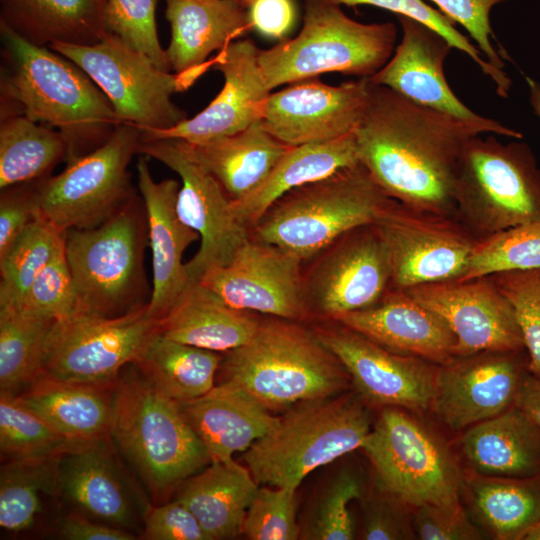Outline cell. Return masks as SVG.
Listing matches in <instances>:
<instances>
[{"instance_id": "obj_1", "label": "cell", "mask_w": 540, "mask_h": 540, "mask_svg": "<svg viewBox=\"0 0 540 540\" xmlns=\"http://www.w3.org/2000/svg\"><path fill=\"white\" fill-rule=\"evenodd\" d=\"M369 81L354 131L359 162L389 197L408 207L455 217L456 178L466 143L484 133L523 137L494 119H461Z\"/></svg>"}, {"instance_id": "obj_2", "label": "cell", "mask_w": 540, "mask_h": 540, "mask_svg": "<svg viewBox=\"0 0 540 540\" xmlns=\"http://www.w3.org/2000/svg\"><path fill=\"white\" fill-rule=\"evenodd\" d=\"M1 117L20 114L57 130L66 162L102 146L122 123L111 102L72 61L0 23Z\"/></svg>"}, {"instance_id": "obj_3", "label": "cell", "mask_w": 540, "mask_h": 540, "mask_svg": "<svg viewBox=\"0 0 540 540\" xmlns=\"http://www.w3.org/2000/svg\"><path fill=\"white\" fill-rule=\"evenodd\" d=\"M230 381L268 410L337 396L350 378L314 330L272 317L260 321L252 338L226 352L220 367Z\"/></svg>"}, {"instance_id": "obj_4", "label": "cell", "mask_w": 540, "mask_h": 540, "mask_svg": "<svg viewBox=\"0 0 540 540\" xmlns=\"http://www.w3.org/2000/svg\"><path fill=\"white\" fill-rule=\"evenodd\" d=\"M110 438L146 485L155 504L202 467L207 450L176 401L152 386L132 363L114 390Z\"/></svg>"}, {"instance_id": "obj_5", "label": "cell", "mask_w": 540, "mask_h": 540, "mask_svg": "<svg viewBox=\"0 0 540 540\" xmlns=\"http://www.w3.org/2000/svg\"><path fill=\"white\" fill-rule=\"evenodd\" d=\"M393 201L359 163L284 194L250 237L308 260L346 232L374 224Z\"/></svg>"}, {"instance_id": "obj_6", "label": "cell", "mask_w": 540, "mask_h": 540, "mask_svg": "<svg viewBox=\"0 0 540 540\" xmlns=\"http://www.w3.org/2000/svg\"><path fill=\"white\" fill-rule=\"evenodd\" d=\"M370 430L368 410L354 395L305 401L280 417L243 460L258 484L297 489L315 469L361 448Z\"/></svg>"}, {"instance_id": "obj_7", "label": "cell", "mask_w": 540, "mask_h": 540, "mask_svg": "<svg viewBox=\"0 0 540 540\" xmlns=\"http://www.w3.org/2000/svg\"><path fill=\"white\" fill-rule=\"evenodd\" d=\"M147 245L148 221L141 195L95 228L66 232L65 256L82 312L118 317L149 304Z\"/></svg>"}, {"instance_id": "obj_8", "label": "cell", "mask_w": 540, "mask_h": 540, "mask_svg": "<svg viewBox=\"0 0 540 540\" xmlns=\"http://www.w3.org/2000/svg\"><path fill=\"white\" fill-rule=\"evenodd\" d=\"M304 8L296 37L259 50L258 63L271 91L327 72L371 77L393 55V23L357 22L327 0H305Z\"/></svg>"}, {"instance_id": "obj_9", "label": "cell", "mask_w": 540, "mask_h": 540, "mask_svg": "<svg viewBox=\"0 0 540 540\" xmlns=\"http://www.w3.org/2000/svg\"><path fill=\"white\" fill-rule=\"evenodd\" d=\"M471 138L459 161L455 217L477 240L540 220V168L531 147Z\"/></svg>"}, {"instance_id": "obj_10", "label": "cell", "mask_w": 540, "mask_h": 540, "mask_svg": "<svg viewBox=\"0 0 540 540\" xmlns=\"http://www.w3.org/2000/svg\"><path fill=\"white\" fill-rule=\"evenodd\" d=\"M381 490L404 505L459 503L461 474L445 441L398 407H384L362 447Z\"/></svg>"}, {"instance_id": "obj_11", "label": "cell", "mask_w": 540, "mask_h": 540, "mask_svg": "<svg viewBox=\"0 0 540 540\" xmlns=\"http://www.w3.org/2000/svg\"><path fill=\"white\" fill-rule=\"evenodd\" d=\"M140 141V129L122 122L102 146L67 162L60 174L36 180L41 214L65 233L113 217L138 195L128 166Z\"/></svg>"}, {"instance_id": "obj_12", "label": "cell", "mask_w": 540, "mask_h": 540, "mask_svg": "<svg viewBox=\"0 0 540 540\" xmlns=\"http://www.w3.org/2000/svg\"><path fill=\"white\" fill-rule=\"evenodd\" d=\"M63 55L99 87L122 122L140 131L166 130L186 119L172 95L188 89L175 73L158 68L146 55L108 33L90 45L53 43L48 46Z\"/></svg>"}, {"instance_id": "obj_13", "label": "cell", "mask_w": 540, "mask_h": 540, "mask_svg": "<svg viewBox=\"0 0 540 540\" xmlns=\"http://www.w3.org/2000/svg\"><path fill=\"white\" fill-rule=\"evenodd\" d=\"M158 334L148 305L118 317L80 312L52 325L41 373L66 381L113 383Z\"/></svg>"}, {"instance_id": "obj_14", "label": "cell", "mask_w": 540, "mask_h": 540, "mask_svg": "<svg viewBox=\"0 0 540 540\" xmlns=\"http://www.w3.org/2000/svg\"><path fill=\"white\" fill-rule=\"evenodd\" d=\"M138 153L158 160L180 177L177 214L201 240L196 254L185 263L190 282H197L209 269L229 264L250 239V230L234 215L232 200L220 183L193 157L184 140H141Z\"/></svg>"}, {"instance_id": "obj_15", "label": "cell", "mask_w": 540, "mask_h": 540, "mask_svg": "<svg viewBox=\"0 0 540 540\" xmlns=\"http://www.w3.org/2000/svg\"><path fill=\"white\" fill-rule=\"evenodd\" d=\"M391 268V287L459 280L477 240L453 216L421 211L394 200L374 223Z\"/></svg>"}, {"instance_id": "obj_16", "label": "cell", "mask_w": 540, "mask_h": 540, "mask_svg": "<svg viewBox=\"0 0 540 540\" xmlns=\"http://www.w3.org/2000/svg\"><path fill=\"white\" fill-rule=\"evenodd\" d=\"M304 273L309 316L333 320L376 304L391 287V268L374 224L354 228L316 255Z\"/></svg>"}, {"instance_id": "obj_17", "label": "cell", "mask_w": 540, "mask_h": 540, "mask_svg": "<svg viewBox=\"0 0 540 540\" xmlns=\"http://www.w3.org/2000/svg\"><path fill=\"white\" fill-rule=\"evenodd\" d=\"M313 330L365 401L418 411L432 407L439 365L390 351L335 320Z\"/></svg>"}, {"instance_id": "obj_18", "label": "cell", "mask_w": 540, "mask_h": 540, "mask_svg": "<svg viewBox=\"0 0 540 540\" xmlns=\"http://www.w3.org/2000/svg\"><path fill=\"white\" fill-rule=\"evenodd\" d=\"M303 260L250 237L232 261L206 271L199 283L232 308L301 322L309 318Z\"/></svg>"}, {"instance_id": "obj_19", "label": "cell", "mask_w": 540, "mask_h": 540, "mask_svg": "<svg viewBox=\"0 0 540 540\" xmlns=\"http://www.w3.org/2000/svg\"><path fill=\"white\" fill-rule=\"evenodd\" d=\"M529 373L525 349L454 358L438 366L432 408L453 430L471 427L513 406Z\"/></svg>"}, {"instance_id": "obj_20", "label": "cell", "mask_w": 540, "mask_h": 540, "mask_svg": "<svg viewBox=\"0 0 540 540\" xmlns=\"http://www.w3.org/2000/svg\"><path fill=\"white\" fill-rule=\"evenodd\" d=\"M445 320L456 337L455 358L525 349L513 307L491 276L405 289Z\"/></svg>"}, {"instance_id": "obj_21", "label": "cell", "mask_w": 540, "mask_h": 540, "mask_svg": "<svg viewBox=\"0 0 540 540\" xmlns=\"http://www.w3.org/2000/svg\"><path fill=\"white\" fill-rule=\"evenodd\" d=\"M369 77L338 86L303 80L269 95L262 126L289 146L323 143L354 133L367 102Z\"/></svg>"}, {"instance_id": "obj_22", "label": "cell", "mask_w": 540, "mask_h": 540, "mask_svg": "<svg viewBox=\"0 0 540 540\" xmlns=\"http://www.w3.org/2000/svg\"><path fill=\"white\" fill-rule=\"evenodd\" d=\"M250 39L234 40L211 60L224 78L219 94L200 113L166 130L140 131L141 140L175 138L202 143L236 134L261 120L271 94Z\"/></svg>"}, {"instance_id": "obj_23", "label": "cell", "mask_w": 540, "mask_h": 540, "mask_svg": "<svg viewBox=\"0 0 540 540\" xmlns=\"http://www.w3.org/2000/svg\"><path fill=\"white\" fill-rule=\"evenodd\" d=\"M136 170L138 190L147 214L148 246L152 254L153 286L148 309L159 321L191 283L183 255L199 235L184 224L177 214L180 183L174 179L155 181L148 157L143 154L137 161Z\"/></svg>"}, {"instance_id": "obj_24", "label": "cell", "mask_w": 540, "mask_h": 540, "mask_svg": "<svg viewBox=\"0 0 540 540\" xmlns=\"http://www.w3.org/2000/svg\"><path fill=\"white\" fill-rule=\"evenodd\" d=\"M333 320L399 354L437 365L455 358L456 337L451 328L405 289L390 287L376 304Z\"/></svg>"}, {"instance_id": "obj_25", "label": "cell", "mask_w": 540, "mask_h": 540, "mask_svg": "<svg viewBox=\"0 0 540 540\" xmlns=\"http://www.w3.org/2000/svg\"><path fill=\"white\" fill-rule=\"evenodd\" d=\"M398 20L401 42L388 62L369 77L371 82L455 117L482 119L455 95L445 78L444 60L453 48L448 40L412 18L398 15Z\"/></svg>"}, {"instance_id": "obj_26", "label": "cell", "mask_w": 540, "mask_h": 540, "mask_svg": "<svg viewBox=\"0 0 540 540\" xmlns=\"http://www.w3.org/2000/svg\"><path fill=\"white\" fill-rule=\"evenodd\" d=\"M171 39L166 50L171 71L189 88L208 68V56L253 29L238 0H164Z\"/></svg>"}, {"instance_id": "obj_27", "label": "cell", "mask_w": 540, "mask_h": 540, "mask_svg": "<svg viewBox=\"0 0 540 540\" xmlns=\"http://www.w3.org/2000/svg\"><path fill=\"white\" fill-rule=\"evenodd\" d=\"M110 439L82 442L60 456L59 495L82 514L124 528L135 520V504L110 449Z\"/></svg>"}, {"instance_id": "obj_28", "label": "cell", "mask_w": 540, "mask_h": 540, "mask_svg": "<svg viewBox=\"0 0 540 540\" xmlns=\"http://www.w3.org/2000/svg\"><path fill=\"white\" fill-rule=\"evenodd\" d=\"M177 403L211 462L227 461L234 453L247 451L274 429L280 418L230 381L199 398Z\"/></svg>"}, {"instance_id": "obj_29", "label": "cell", "mask_w": 540, "mask_h": 540, "mask_svg": "<svg viewBox=\"0 0 540 540\" xmlns=\"http://www.w3.org/2000/svg\"><path fill=\"white\" fill-rule=\"evenodd\" d=\"M116 382L66 381L41 373L15 397L67 439L87 442L110 437Z\"/></svg>"}, {"instance_id": "obj_30", "label": "cell", "mask_w": 540, "mask_h": 540, "mask_svg": "<svg viewBox=\"0 0 540 540\" xmlns=\"http://www.w3.org/2000/svg\"><path fill=\"white\" fill-rule=\"evenodd\" d=\"M460 447L480 475L540 476V426L515 404L469 427L461 437Z\"/></svg>"}, {"instance_id": "obj_31", "label": "cell", "mask_w": 540, "mask_h": 540, "mask_svg": "<svg viewBox=\"0 0 540 540\" xmlns=\"http://www.w3.org/2000/svg\"><path fill=\"white\" fill-rule=\"evenodd\" d=\"M259 323L250 312L230 307L197 281L189 284L158 326L159 334L168 339L226 353L246 344Z\"/></svg>"}, {"instance_id": "obj_32", "label": "cell", "mask_w": 540, "mask_h": 540, "mask_svg": "<svg viewBox=\"0 0 540 540\" xmlns=\"http://www.w3.org/2000/svg\"><path fill=\"white\" fill-rule=\"evenodd\" d=\"M359 163L354 133L328 142L291 147L256 189L232 200V211L250 230L287 192Z\"/></svg>"}, {"instance_id": "obj_33", "label": "cell", "mask_w": 540, "mask_h": 540, "mask_svg": "<svg viewBox=\"0 0 540 540\" xmlns=\"http://www.w3.org/2000/svg\"><path fill=\"white\" fill-rule=\"evenodd\" d=\"M247 467L233 458L211 462L179 487L176 500L196 517L210 540L242 534L247 509L259 486Z\"/></svg>"}, {"instance_id": "obj_34", "label": "cell", "mask_w": 540, "mask_h": 540, "mask_svg": "<svg viewBox=\"0 0 540 540\" xmlns=\"http://www.w3.org/2000/svg\"><path fill=\"white\" fill-rule=\"evenodd\" d=\"M107 0H1L0 23L25 40L90 46L109 32Z\"/></svg>"}, {"instance_id": "obj_35", "label": "cell", "mask_w": 540, "mask_h": 540, "mask_svg": "<svg viewBox=\"0 0 540 540\" xmlns=\"http://www.w3.org/2000/svg\"><path fill=\"white\" fill-rule=\"evenodd\" d=\"M185 142L231 200L256 189L292 147L271 135L260 120L233 135L202 143Z\"/></svg>"}, {"instance_id": "obj_36", "label": "cell", "mask_w": 540, "mask_h": 540, "mask_svg": "<svg viewBox=\"0 0 540 540\" xmlns=\"http://www.w3.org/2000/svg\"><path fill=\"white\" fill-rule=\"evenodd\" d=\"M221 361L218 352L158 334L133 364L158 391L183 402L199 398L215 386Z\"/></svg>"}, {"instance_id": "obj_37", "label": "cell", "mask_w": 540, "mask_h": 540, "mask_svg": "<svg viewBox=\"0 0 540 540\" xmlns=\"http://www.w3.org/2000/svg\"><path fill=\"white\" fill-rule=\"evenodd\" d=\"M66 156L67 144L57 130L20 114L1 117V190L49 176Z\"/></svg>"}, {"instance_id": "obj_38", "label": "cell", "mask_w": 540, "mask_h": 540, "mask_svg": "<svg viewBox=\"0 0 540 540\" xmlns=\"http://www.w3.org/2000/svg\"><path fill=\"white\" fill-rule=\"evenodd\" d=\"M479 517L497 539L524 540L540 519V476L480 475L469 483Z\"/></svg>"}, {"instance_id": "obj_39", "label": "cell", "mask_w": 540, "mask_h": 540, "mask_svg": "<svg viewBox=\"0 0 540 540\" xmlns=\"http://www.w3.org/2000/svg\"><path fill=\"white\" fill-rule=\"evenodd\" d=\"M55 320L0 306V391L17 395L42 372L44 346Z\"/></svg>"}, {"instance_id": "obj_40", "label": "cell", "mask_w": 540, "mask_h": 540, "mask_svg": "<svg viewBox=\"0 0 540 540\" xmlns=\"http://www.w3.org/2000/svg\"><path fill=\"white\" fill-rule=\"evenodd\" d=\"M60 455L11 459L0 470V525L11 532L29 529L41 511L40 495H59Z\"/></svg>"}, {"instance_id": "obj_41", "label": "cell", "mask_w": 540, "mask_h": 540, "mask_svg": "<svg viewBox=\"0 0 540 540\" xmlns=\"http://www.w3.org/2000/svg\"><path fill=\"white\" fill-rule=\"evenodd\" d=\"M65 235L38 211L0 258V306L19 302L38 274L64 247Z\"/></svg>"}, {"instance_id": "obj_42", "label": "cell", "mask_w": 540, "mask_h": 540, "mask_svg": "<svg viewBox=\"0 0 540 540\" xmlns=\"http://www.w3.org/2000/svg\"><path fill=\"white\" fill-rule=\"evenodd\" d=\"M80 443L58 433L15 395L0 393V450L8 460L60 455Z\"/></svg>"}, {"instance_id": "obj_43", "label": "cell", "mask_w": 540, "mask_h": 540, "mask_svg": "<svg viewBox=\"0 0 540 540\" xmlns=\"http://www.w3.org/2000/svg\"><path fill=\"white\" fill-rule=\"evenodd\" d=\"M532 268H540V220L478 241L459 280Z\"/></svg>"}, {"instance_id": "obj_44", "label": "cell", "mask_w": 540, "mask_h": 540, "mask_svg": "<svg viewBox=\"0 0 540 540\" xmlns=\"http://www.w3.org/2000/svg\"><path fill=\"white\" fill-rule=\"evenodd\" d=\"M489 276L513 307L528 354L529 371L540 379V268Z\"/></svg>"}, {"instance_id": "obj_45", "label": "cell", "mask_w": 540, "mask_h": 540, "mask_svg": "<svg viewBox=\"0 0 540 540\" xmlns=\"http://www.w3.org/2000/svg\"><path fill=\"white\" fill-rule=\"evenodd\" d=\"M337 5H372L385 10L403 15L414 20H417L431 29L435 30L445 37L453 48L468 55L473 60L482 72L489 76L496 86V93L507 98L511 79L504 70H499L493 67L486 59L482 57L481 51L474 46L469 39L460 33L449 20L439 10L434 9L424 0H327Z\"/></svg>"}, {"instance_id": "obj_46", "label": "cell", "mask_w": 540, "mask_h": 540, "mask_svg": "<svg viewBox=\"0 0 540 540\" xmlns=\"http://www.w3.org/2000/svg\"><path fill=\"white\" fill-rule=\"evenodd\" d=\"M13 307L55 321L82 312L65 256V245Z\"/></svg>"}, {"instance_id": "obj_47", "label": "cell", "mask_w": 540, "mask_h": 540, "mask_svg": "<svg viewBox=\"0 0 540 540\" xmlns=\"http://www.w3.org/2000/svg\"><path fill=\"white\" fill-rule=\"evenodd\" d=\"M362 494L361 482L351 472H341L319 495L304 528V539L350 540L354 521L349 509L352 500Z\"/></svg>"}, {"instance_id": "obj_48", "label": "cell", "mask_w": 540, "mask_h": 540, "mask_svg": "<svg viewBox=\"0 0 540 540\" xmlns=\"http://www.w3.org/2000/svg\"><path fill=\"white\" fill-rule=\"evenodd\" d=\"M156 5L157 0H107L106 27L158 68L171 72L158 37Z\"/></svg>"}, {"instance_id": "obj_49", "label": "cell", "mask_w": 540, "mask_h": 540, "mask_svg": "<svg viewBox=\"0 0 540 540\" xmlns=\"http://www.w3.org/2000/svg\"><path fill=\"white\" fill-rule=\"evenodd\" d=\"M296 490L290 487H259L243 522L242 534L250 540H295Z\"/></svg>"}, {"instance_id": "obj_50", "label": "cell", "mask_w": 540, "mask_h": 540, "mask_svg": "<svg viewBox=\"0 0 540 540\" xmlns=\"http://www.w3.org/2000/svg\"><path fill=\"white\" fill-rule=\"evenodd\" d=\"M453 23L463 26L476 42L488 63L499 70H504L505 63L494 48L490 37L493 35L490 25L491 8L507 0H431Z\"/></svg>"}, {"instance_id": "obj_51", "label": "cell", "mask_w": 540, "mask_h": 540, "mask_svg": "<svg viewBox=\"0 0 540 540\" xmlns=\"http://www.w3.org/2000/svg\"><path fill=\"white\" fill-rule=\"evenodd\" d=\"M143 538L148 540H210L193 513L180 501L147 505Z\"/></svg>"}, {"instance_id": "obj_52", "label": "cell", "mask_w": 540, "mask_h": 540, "mask_svg": "<svg viewBox=\"0 0 540 540\" xmlns=\"http://www.w3.org/2000/svg\"><path fill=\"white\" fill-rule=\"evenodd\" d=\"M416 531L423 540H474L480 538L460 502L452 505L426 504L416 507Z\"/></svg>"}, {"instance_id": "obj_53", "label": "cell", "mask_w": 540, "mask_h": 540, "mask_svg": "<svg viewBox=\"0 0 540 540\" xmlns=\"http://www.w3.org/2000/svg\"><path fill=\"white\" fill-rule=\"evenodd\" d=\"M38 211L35 181L1 190L0 258L35 219Z\"/></svg>"}, {"instance_id": "obj_54", "label": "cell", "mask_w": 540, "mask_h": 540, "mask_svg": "<svg viewBox=\"0 0 540 540\" xmlns=\"http://www.w3.org/2000/svg\"><path fill=\"white\" fill-rule=\"evenodd\" d=\"M396 498L374 496L364 503L362 538L367 540L411 539L412 532Z\"/></svg>"}, {"instance_id": "obj_55", "label": "cell", "mask_w": 540, "mask_h": 540, "mask_svg": "<svg viewBox=\"0 0 540 540\" xmlns=\"http://www.w3.org/2000/svg\"><path fill=\"white\" fill-rule=\"evenodd\" d=\"M249 9L253 29L271 38L286 35L295 18L291 0H254Z\"/></svg>"}, {"instance_id": "obj_56", "label": "cell", "mask_w": 540, "mask_h": 540, "mask_svg": "<svg viewBox=\"0 0 540 540\" xmlns=\"http://www.w3.org/2000/svg\"><path fill=\"white\" fill-rule=\"evenodd\" d=\"M59 534L68 540H133L134 534L100 521L89 520L84 514L71 513L60 524Z\"/></svg>"}, {"instance_id": "obj_57", "label": "cell", "mask_w": 540, "mask_h": 540, "mask_svg": "<svg viewBox=\"0 0 540 540\" xmlns=\"http://www.w3.org/2000/svg\"><path fill=\"white\" fill-rule=\"evenodd\" d=\"M515 405L540 426V379L529 373L516 396Z\"/></svg>"}, {"instance_id": "obj_58", "label": "cell", "mask_w": 540, "mask_h": 540, "mask_svg": "<svg viewBox=\"0 0 540 540\" xmlns=\"http://www.w3.org/2000/svg\"><path fill=\"white\" fill-rule=\"evenodd\" d=\"M525 80L528 86L530 105L540 120V82L528 76L525 77Z\"/></svg>"}, {"instance_id": "obj_59", "label": "cell", "mask_w": 540, "mask_h": 540, "mask_svg": "<svg viewBox=\"0 0 540 540\" xmlns=\"http://www.w3.org/2000/svg\"><path fill=\"white\" fill-rule=\"evenodd\" d=\"M524 540H540V519L538 522L528 531Z\"/></svg>"}, {"instance_id": "obj_60", "label": "cell", "mask_w": 540, "mask_h": 540, "mask_svg": "<svg viewBox=\"0 0 540 540\" xmlns=\"http://www.w3.org/2000/svg\"><path fill=\"white\" fill-rule=\"evenodd\" d=\"M238 1L243 7L247 9H249L252 3L254 2V0H238Z\"/></svg>"}]
</instances>
